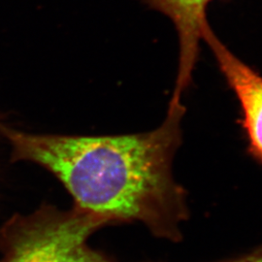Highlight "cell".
<instances>
[{"label":"cell","instance_id":"obj_1","mask_svg":"<svg viewBox=\"0 0 262 262\" xmlns=\"http://www.w3.org/2000/svg\"><path fill=\"white\" fill-rule=\"evenodd\" d=\"M186 108L171 101L154 130L117 136L39 135L0 125L14 160L41 165L58 179L74 207L112 223L139 222L176 241L187 217L186 194L175 181L173 159L182 140Z\"/></svg>","mask_w":262,"mask_h":262},{"label":"cell","instance_id":"obj_2","mask_svg":"<svg viewBox=\"0 0 262 262\" xmlns=\"http://www.w3.org/2000/svg\"><path fill=\"white\" fill-rule=\"evenodd\" d=\"M106 225L76 207L64 211L44 205L14 215L0 229V262H113L88 244Z\"/></svg>","mask_w":262,"mask_h":262},{"label":"cell","instance_id":"obj_3","mask_svg":"<svg viewBox=\"0 0 262 262\" xmlns=\"http://www.w3.org/2000/svg\"><path fill=\"white\" fill-rule=\"evenodd\" d=\"M202 41L240 103L251 154L262 163V76L225 46L208 20L202 28Z\"/></svg>","mask_w":262,"mask_h":262},{"label":"cell","instance_id":"obj_4","mask_svg":"<svg viewBox=\"0 0 262 262\" xmlns=\"http://www.w3.org/2000/svg\"><path fill=\"white\" fill-rule=\"evenodd\" d=\"M150 9L166 16L174 25L179 39L178 73L175 91L185 94L200 55L202 28L207 8L215 0H142Z\"/></svg>","mask_w":262,"mask_h":262},{"label":"cell","instance_id":"obj_5","mask_svg":"<svg viewBox=\"0 0 262 262\" xmlns=\"http://www.w3.org/2000/svg\"><path fill=\"white\" fill-rule=\"evenodd\" d=\"M223 262H262V248L241 257Z\"/></svg>","mask_w":262,"mask_h":262}]
</instances>
